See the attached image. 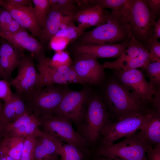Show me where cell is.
Here are the masks:
<instances>
[{"label":"cell","mask_w":160,"mask_h":160,"mask_svg":"<svg viewBox=\"0 0 160 160\" xmlns=\"http://www.w3.org/2000/svg\"><path fill=\"white\" fill-rule=\"evenodd\" d=\"M107 110L118 119L148 112L147 103L125 89L113 75L106 77L100 87Z\"/></svg>","instance_id":"obj_1"},{"label":"cell","mask_w":160,"mask_h":160,"mask_svg":"<svg viewBox=\"0 0 160 160\" xmlns=\"http://www.w3.org/2000/svg\"><path fill=\"white\" fill-rule=\"evenodd\" d=\"M80 37L79 44L93 45L128 42L133 38L122 14L111 12L105 23Z\"/></svg>","instance_id":"obj_2"},{"label":"cell","mask_w":160,"mask_h":160,"mask_svg":"<svg viewBox=\"0 0 160 160\" xmlns=\"http://www.w3.org/2000/svg\"><path fill=\"white\" fill-rule=\"evenodd\" d=\"M133 38L145 47L152 39L156 17L145 0H129L122 14Z\"/></svg>","instance_id":"obj_3"},{"label":"cell","mask_w":160,"mask_h":160,"mask_svg":"<svg viewBox=\"0 0 160 160\" xmlns=\"http://www.w3.org/2000/svg\"><path fill=\"white\" fill-rule=\"evenodd\" d=\"M70 89L67 85L49 84L36 89L23 98L28 110L35 115H53Z\"/></svg>","instance_id":"obj_4"},{"label":"cell","mask_w":160,"mask_h":160,"mask_svg":"<svg viewBox=\"0 0 160 160\" xmlns=\"http://www.w3.org/2000/svg\"><path fill=\"white\" fill-rule=\"evenodd\" d=\"M113 75L123 87L148 103L160 102V89H154L146 79L143 71L137 69L113 70Z\"/></svg>","instance_id":"obj_5"},{"label":"cell","mask_w":160,"mask_h":160,"mask_svg":"<svg viewBox=\"0 0 160 160\" xmlns=\"http://www.w3.org/2000/svg\"><path fill=\"white\" fill-rule=\"evenodd\" d=\"M109 114L100 92L90 88L85 117L84 133L88 140L95 142L108 122Z\"/></svg>","instance_id":"obj_6"},{"label":"cell","mask_w":160,"mask_h":160,"mask_svg":"<svg viewBox=\"0 0 160 160\" xmlns=\"http://www.w3.org/2000/svg\"><path fill=\"white\" fill-rule=\"evenodd\" d=\"M148 145L138 134L127 137L121 141L108 146H102L98 154L109 159L123 160H147Z\"/></svg>","instance_id":"obj_7"},{"label":"cell","mask_w":160,"mask_h":160,"mask_svg":"<svg viewBox=\"0 0 160 160\" xmlns=\"http://www.w3.org/2000/svg\"><path fill=\"white\" fill-rule=\"evenodd\" d=\"M128 116L113 123H108L102 130L103 146L113 143L116 140L132 135L140 129L154 111Z\"/></svg>","instance_id":"obj_8"},{"label":"cell","mask_w":160,"mask_h":160,"mask_svg":"<svg viewBox=\"0 0 160 160\" xmlns=\"http://www.w3.org/2000/svg\"><path fill=\"white\" fill-rule=\"evenodd\" d=\"M44 132L79 149L85 146L84 140L73 128L70 120L53 115L39 116Z\"/></svg>","instance_id":"obj_9"},{"label":"cell","mask_w":160,"mask_h":160,"mask_svg":"<svg viewBox=\"0 0 160 160\" xmlns=\"http://www.w3.org/2000/svg\"><path fill=\"white\" fill-rule=\"evenodd\" d=\"M90 88L87 85L78 91L70 89L65 94L53 116L70 120L79 121L85 116Z\"/></svg>","instance_id":"obj_10"},{"label":"cell","mask_w":160,"mask_h":160,"mask_svg":"<svg viewBox=\"0 0 160 160\" xmlns=\"http://www.w3.org/2000/svg\"><path fill=\"white\" fill-rule=\"evenodd\" d=\"M44 59L38 62L37 65L39 78L36 89L52 84L68 85L79 84L84 86H87L77 75L73 64L69 66L55 68L48 65Z\"/></svg>","instance_id":"obj_11"},{"label":"cell","mask_w":160,"mask_h":160,"mask_svg":"<svg viewBox=\"0 0 160 160\" xmlns=\"http://www.w3.org/2000/svg\"><path fill=\"white\" fill-rule=\"evenodd\" d=\"M73 65L76 74L86 85L100 87L106 75L105 68L93 57L85 55H74Z\"/></svg>","instance_id":"obj_12"},{"label":"cell","mask_w":160,"mask_h":160,"mask_svg":"<svg viewBox=\"0 0 160 160\" xmlns=\"http://www.w3.org/2000/svg\"><path fill=\"white\" fill-rule=\"evenodd\" d=\"M17 68L16 76L9 83L15 88L16 93L24 97L36 89L39 74L31 57L25 56Z\"/></svg>","instance_id":"obj_13"},{"label":"cell","mask_w":160,"mask_h":160,"mask_svg":"<svg viewBox=\"0 0 160 160\" xmlns=\"http://www.w3.org/2000/svg\"><path fill=\"white\" fill-rule=\"evenodd\" d=\"M33 135L35 143L33 160H57L63 146L60 140L38 128Z\"/></svg>","instance_id":"obj_14"},{"label":"cell","mask_w":160,"mask_h":160,"mask_svg":"<svg viewBox=\"0 0 160 160\" xmlns=\"http://www.w3.org/2000/svg\"><path fill=\"white\" fill-rule=\"evenodd\" d=\"M0 37L16 47L30 52L38 62L45 58L44 47L41 42L26 30L14 34L0 31Z\"/></svg>","instance_id":"obj_15"},{"label":"cell","mask_w":160,"mask_h":160,"mask_svg":"<svg viewBox=\"0 0 160 160\" xmlns=\"http://www.w3.org/2000/svg\"><path fill=\"white\" fill-rule=\"evenodd\" d=\"M130 41L98 45L78 44L74 47L73 51L74 55H87L97 59L101 58H118L127 49Z\"/></svg>","instance_id":"obj_16"},{"label":"cell","mask_w":160,"mask_h":160,"mask_svg":"<svg viewBox=\"0 0 160 160\" xmlns=\"http://www.w3.org/2000/svg\"><path fill=\"white\" fill-rule=\"evenodd\" d=\"M111 12L94 2L85 7L77 10L73 15L74 21L84 30L91 26H98L105 23Z\"/></svg>","instance_id":"obj_17"},{"label":"cell","mask_w":160,"mask_h":160,"mask_svg":"<svg viewBox=\"0 0 160 160\" xmlns=\"http://www.w3.org/2000/svg\"><path fill=\"white\" fill-rule=\"evenodd\" d=\"M25 57L20 49L7 41L2 42L0 46V70L3 79L9 81L13 71Z\"/></svg>","instance_id":"obj_18"},{"label":"cell","mask_w":160,"mask_h":160,"mask_svg":"<svg viewBox=\"0 0 160 160\" xmlns=\"http://www.w3.org/2000/svg\"><path fill=\"white\" fill-rule=\"evenodd\" d=\"M1 6L9 12L14 19L28 30L33 36L40 39L41 28L36 20L33 7L12 6L4 0Z\"/></svg>","instance_id":"obj_19"},{"label":"cell","mask_w":160,"mask_h":160,"mask_svg":"<svg viewBox=\"0 0 160 160\" xmlns=\"http://www.w3.org/2000/svg\"><path fill=\"white\" fill-rule=\"evenodd\" d=\"M29 112L31 111L23 97L16 92L13 93L9 99L4 101L0 112V122L3 125L11 123Z\"/></svg>","instance_id":"obj_20"},{"label":"cell","mask_w":160,"mask_h":160,"mask_svg":"<svg viewBox=\"0 0 160 160\" xmlns=\"http://www.w3.org/2000/svg\"><path fill=\"white\" fill-rule=\"evenodd\" d=\"M140 130L138 134L147 145L160 143V113L154 110Z\"/></svg>","instance_id":"obj_21"},{"label":"cell","mask_w":160,"mask_h":160,"mask_svg":"<svg viewBox=\"0 0 160 160\" xmlns=\"http://www.w3.org/2000/svg\"><path fill=\"white\" fill-rule=\"evenodd\" d=\"M146 49L145 47L133 38L126 50L117 59L113 61L106 62L102 65L105 69H121Z\"/></svg>","instance_id":"obj_22"},{"label":"cell","mask_w":160,"mask_h":160,"mask_svg":"<svg viewBox=\"0 0 160 160\" xmlns=\"http://www.w3.org/2000/svg\"><path fill=\"white\" fill-rule=\"evenodd\" d=\"M65 15L57 10L49 9L42 27L39 39L42 42L50 41L60 29V24Z\"/></svg>","instance_id":"obj_23"},{"label":"cell","mask_w":160,"mask_h":160,"mask_svg":"<svg viewBox=\"0 0 160 160\" xmlns=\"http://www.w3.org/2000/svg\"><path fill=\"white\" fill-rule=\"evenodd\" d=\"M25 137L15 136L4 137L1 147L3 151L15 160H20Z\"/></svg>","instance_id":"obj_24"},{"label":"cell","mask_w":160,"mask_h":160,"mask_svg":"<svg viewBox=\"0 0 160 160\" xmlns=\"http://www.w3.org/2000/svg\"><path fill=\"white\" fill-rule=\"evenodd\" d=\"M154 89H160V61L151 62L142 69Z\"/></svg>","instance_id":"obj_25"},{"label":"cell","mask_w":160,"mask_h":160,"mask_svg":"<svg viewBox=\"0 0 160 160\" xmlns=\"http://www.w3.org/2000/svg\"><path fill=\"white\" fill-rule=\"evenodd\" d=\"M153 61H154L153 57L148 51L146 49L130 60L121 69L127 70L138 68L142 69L149 63Z\"/></svg>","instance_id":"obj_26"},{"label":"cell","mask_w":160,"mask_h":160,"mask_svg":"<svg viewBox=\"0 0 160 160\" xmlns=\"http://www.w3.org/2000/svg\"><path fill=\"white\" fill-rule=\"evenodd\" d=\"M44 60L50 66L55 68L69 66L73 63L68 52L64 50L56 52L51 59L45 57Z\"/></svg>","instance_id":"obj_27"},{"label":"cell","mask_w":160,"mask_h":160,"mask_svg":"<svg viewBox=\"0 0 160 160\" xmlns=\"http://www.w3.org/2000/svg\"><path fill=\"white\" fill-rule=\"evenodd\" d=\"M35 16L39 25L41 28L44 23L50 9L49 0H33Z\"/></svg>","instance_id":"obj_28"},{"label":"cell","mask_w":160,"mask_h":160,"mask_svg":"<svg viewBox=\"0 0 160 160\" xmlns=\"http://www.w3.org/2000/svg\"><path fill=\"white\" fill-rule=\"evenodd\" d=\"M49 2L50 9L60 11L65 15H73L77 11V0H49Z\"/></svg>","instance_id":"obj_29"},{"label":"cell","mask_w":160,"mask_h":160,"mask_svg":"<svg viewBox=\"0 0 160 160\" xmlns=\"http://www.w3.org/2000/svg\"><path fill=\"white\" fill-rule=\"evenodd\" d=\"M38 116L31 112H29L25 113L14 121L4 125V136L20 127L29 123L36 119Z\"/></svg>","instance_id":"obj_30"},{"label":"cell","mask_w":160,"mask_h":160,"mask_svg":"<svg viewBox=\"0 0 160 160\" xmlns=\"http://www.w3.org/2000/svg\"><path fill=\"white\" fill-rule=\"evenodd\" d=\"M40 125L41 122L38 116L36 119L29 123L20 127L5 136H11L25 137L33 135Z\"/></svg>","instance_id":"obj_31"},{"label":"cell","mask_w":160,"mask_h":160,"mask_svg":"<svg viewBox=\"0 0 160 160\" xmlns=\"http://www.w3.org/2000/svg\"><path fill=\"white\" fill-rule=\"evenodd\" d=\"M129 1V0H97L95 4L103 8L111 9V12L122 13Z\"/></svg>","instance_id":"obj_32"},{"label":"cell","mask_w":160,"mask_h":160,"mask_svg":"<svg viewBox=\"0 0 160 160\" xmlns=\"http://www.w3.org/2000/svg\"><path fill=\"white\" fill-rule=\"evenodd\" d=\"M80 149L72 145H63L59 155L60 160H82V155Z\"/></svg>","instance_id":"obj_33"},{"label":"cell","mask_w":160,"mask_h":160,"mask_svg":"<svg viewBox=\"0 0 160 160\" xmlns=\"http://www.w3.org/2000/svg\"><path fill=\"white\" fill-rule=\"evenodd\" d=\"M35 137L33 135L25 137L20 160H33Z\"/></svg>","instance_id":"obj_34"},{"label":"cell","mask_w":160,"mask_h":160,"mask_svg":"<svg viewBox=\"0 0 160 160\" xmlns=\"http://www.w3.org/2000/svg\"><path fill=\"white\" fill-rule=\"evenodd\" d=\"M84 30L81 27L75 25L60 30L55 36H62L69 39L71 41L75 40L84 32Z\"/></svg>","instance_id":"obj_35"},{"label":"cell","mask_w":160,"mask_h":160,"mask_svg":"<svg viewBox=\"0 0 160 160\" xmlns=\"http://www.w3.org/2000/svg\"><path fill=\"white\" fill-rule=\"evenodd\" d=\"M71 41L67 38L55 36L51 39L49 43L51 49L57 52L64 50Z\"/></svg>","instance_id":"obj_36"},{"label":"cell","mask_w":160,"mask_h":160,"mask_svg":"<svg viewBox=\"0 0 160 160\" xmlns=\"http://www.w3.org/2000/svg\"><path fill=\"white\" fill-rule=\"evenodd\" d=\"M145 47L152 56L154 61H160V43L158 39H152Z\"/></svg>","instance_id":"obj_37"},{"label":"cell","mask_w":160,"mask_h":160,"mask_svg":"<svg viewBox=\"0 0 160 160\" xmlns=\"http://www.w3.org/2000/svg\"><path fill=\"white\" fill-rule=\"evenodd\" d=\"M10 86L8 81L0 79V99L4 102L9 99L12 95Z\"/></svg>","instance_id":"obj_38"},{"label":"cell","mask_w":160,"mask_h":160,"mask_svg":"<svg viewBox=\"0 0 160 160\" xmlns=\"http://www.w3.org/2000/svg\"><path fill=\"white\" fill-rule=\"evenodd\" d=\"M146 154L147 160H160V143L156 144L153 148L148 145Z\"/></svg>","instance_id":"obj_39"},{"label":"cell","mask_w":160,"mask_h":160,"mask_svg":"<svg viewBox=\"0 0 160 160\" xmlns=\"http://www.w3.org/2000/svg\"><path fill=\"white\" fill-rule=\"evenodd\" d=\"M17 21L13 18L1 31L10 33H15L21 31L26 30Z\"/></svg>","instance_id":"obj_40"},{"label":"cell","mask_w":160,"mask_h":160,"mask_svg":"<svg viewBox=\"0 0 160 160\" xmlns=\"http://www.w3.org/2000/svg\"><path fill=\"white\" fill-rule=\"evenodd\" d=\"M13 19L9 12L4 8L0 10V31H2Z\"/></svg>","instance_id":"obj_41"},{"label":"cell","mask_w":160,"mask_h":160,"mask_svg":"<svg viewBox=\"0 0 160 160\" xmlns=\"http://www.w3.org/2000/svg\"><path fill=\"white\" fill-rule=\"evenodd\" d=\"M152 14L156 17L159 15L160 0H145Z\"/></svg>","instance_id":"obj_42"},{"label":"cell","mask_w":160,"mask_h":160,"mask_svg":"<svg viewBox=\"0 0 160 160\" xmlns=\"http://www.w3.org/2000/svg\"><path fill=\"white\" fill-rule=\"evenodd\" d=\"M73 14L65 15L61 21L60 30L64 29L71 26L75 25Z\"/></svg>","instance_id":"obj_43"},{"label":"cell","mask_w":160,"mask_h":160,"mask_svg":"<svg viewBox=\"0 0 160 160\" xmlns=\"http://www.w3.org/2000/svg\"><path fill=\"white\" fill-rule=\"evenodd\" d=\"M5 2L11 6L17 7H30L31 0H7Z\"/></svg>","instance_id":"obj_44"},{"label":"cell","mask_w":160,"mask_h":160,"mask_svg":"<svg viewBox=\"0 0 160 160\" xmlns=\"http://www.w3.org/2000/svg\"><path fill=\"white\" fill-rule=\"evenodd\" d=\"M160 37V20L159 19L155 22L152 37L153 39H158Z\"/></svg>","instance_id":"obj_45"},{"label":"cell","mask_w":160,"mask_h":160,"mask_svg":"<svg viewBox=\"0 0 160 160\" xmlns=\"http://www.w3.org/2000/svg\"><path fill=\"white\" fill-rule=\"evenodd\" d=\"M0 160H7L1 146L0 147Z\"/></svg>","instance_id":"obj_46"},{"label":"cell","mask_w":160,"mask_h":160,"mask_svg":"<svg viewBox=\"0 0 160 160\" xmlns=\"http://www.w3.org/2000/svg\"><path fill=\"white\" fill-rule=\"evenodd\" d=\"M3 126L0 122V134H3L4 135Z\"/></svg>","instance_id":"obj_47"},{"label":"cell","mask_w":160,"mask_h":160,"mask_svg":"<svg viewBox=\"0 0 160 160\" xmlns=\"http://www.w3.org/2000/svg\"><path fill=\"white\" fill-rule=\"evenodd\" d=\"M7 160H15L12 158L4 152Z\"/></svg>","instance_id":"obj_48"},{"label":"cell","mask_w":160,"mask_h":160,"mask_svg":"<svg viewBox=\"0 0 160 160\" xmlns=\"http://www.w3.org/2000/svg\"><path fill=\"white\" fill-rule=\"evenodd\" d=\"M4 137V135L3 134H0V147L1 145L2 141Z\"/></svg>","instance_id":"obj_49"},{"label":"cell","mask_w":160,"mask_h":160,"mask_svg":"<svg viewBox=\"0 0 160 160\" xmlns=\"http://www.w3.org/2000/svg\"><path fill=\"white\" fill-rule=\"evenodd\" d=\"M104 160H123L122 159H109L106 158V159Z\"/></svg>","instance_id":"obj_50"},{"label":"cell","mask_w":160,"mask_h":160,"mask_svg":"<svg viewBox=\"0 0 160 160\" xmlns=\"http://www.w3.org/2000/svg\"><path fill=\"white\" fill-rule=\"evenodd\" d=\"M3 105L0 102V112L1 110Z\"/></svg>","instance_id":"obj_51"},{"label":"cell","mask_w":160,"mask_h":160,"mask_svg":"<svg viewBox=\"0 0 160 160\" xmlns=\"http://www.w3.org/2000/svg\"><path fill=\"white\" fill-rule=\"evenodd\" d=\"M3 78V76H2V74H1V71H0V78Z\"/></svg>","instance_id":"obj_52"},{"label":"cell","mask_w":160,"mask_h":160,"mask_svg":"<svg viewBox=\"0 0 160 160\" xmlns=\"http://www.w3.org/2000/svg\"><path fill=\"white\" fill-rule=\"evenodd\" d=\"M3 0H0V6L1 5V4L3 3Z\"/></svg>","instance_id":"obj_53"},{"label":"cell","mask_w":160,"mask_h":160,"mask_svg":"<svg viewBox=\"0 0 160 160\" xmlns=\"http://www.w3.org/2000/svg\"><path fill=\"white\" fill-rule=\"evenodd\" d=\"M57 160H60V159H57Z\"/></svg>","instance_id":"obj_54"}]
</instances>
